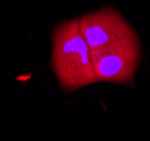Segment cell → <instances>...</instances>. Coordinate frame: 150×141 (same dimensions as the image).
Wrapping results in <instances>:
<instances>
[{"mask_svg": "<svg viewBox=\"0 0 150 141\" xmlns=\"http://www.w3.org/2000/svg\"><path fill=\"white\" fill-rule=\"evenodd\" d=\"M51 62L61 87L66 90L83 88L98 81L79 18L61 23L54 30Z\"/></svg>", "mask_w": 150, "mask_h": 141, "instance_id": "obj_1", "label": "cell"}, {"mask_svg": "<svg viewBox=\"0 0 150 141\" xmlns=\"http://www.w3.org/2000/svg\"><path fill=\"white\" fill-rule=\"evenodd\" d=\"M79 23L93 60L111 53L139 55L137 33L116 10L103 8L80 17Z\"/></svg>", "mask_w": 150, "mask_h": 141, "instance_id": "obj_2", "label": "cell"}, {"mask_svg": "<svg viewBox=\"0 0 150 141\" xmlns=\"http://www.w3.org/2000/svg\"><path fill=\"white\" fill-rule=\"evenodd\" d=\"M139 55L125 53L104 54L94 60L95 74L98 81L128 84L133 79Z\"/></svg>", "mask_w": 150, "mask_h": 141, "instance_id": "obj_3", "label": "cell"}]
</instances>
